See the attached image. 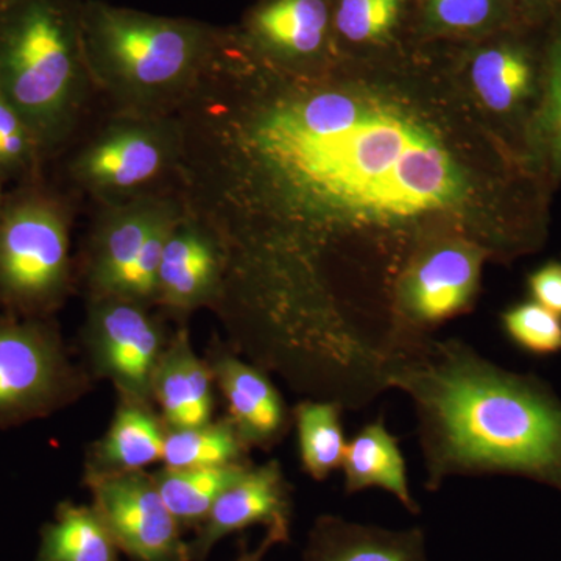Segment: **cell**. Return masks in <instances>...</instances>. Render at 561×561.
Segmentation results:
<instances>
[{"label": "cell", "mask_w": 561, "mask_h": 561, "mask_svg": "<svg viewBox=\"0 0 561 561\" xmlns=\"http://www.w3.org/2000/svg\"><path fill=\"white\" fill-rule=\"evenodd\" d=\"M540 130L553 169L561 172V35L549 54L548 94L542 106Z\"/></svg>", "instance_id": "obj_27"}, {"label": "cell", "mask_w": 561, "mask_h": 561, "mask_svg": "<svg viewBox=\"0 0 561 561\" xmlns=\"http://www.w3.org/2000/svg\"><path fill=\"white\" fill-rule=\"evenodd\" d=\"M534 301L561 317V264L549 262L529 276Z\"/></svg>", "instance_id": "obj_29"}, {"label": "cell", "mask_w": 561, "mask_h": 561, "mask_svg": "<svg viewBox=\"0 0 561 561\" xmlns=\"http://www.w3.org/2000/svg\"><path fill=\"white\" fill-rule=\"evenodd\" d=\"M38 146L20 113L0 92V169H18L31 161Z\"/></svg>", "instance_id": "obj_28"}, {"label": "cell", "mask_w": 561, "mask_h": 561, "mask_svg": "<svg viewBox=\"0 0 561 561\" xmlns=\"http://www.w3.org/2000/svg\"><path fill=\"white\" fill-rule=\"evenodd\" d=\"M69 232L60 209L20 203L0 220V295L21 313L49 311L68 289Z\"/></svg>", "instance_id": "obj_7"}, {"label": "cell", "mask_w": 561, "mask_h": 561, "mask_svg": "<svg viewBox=\"0 0 561 561\" xmlns=\"http://www.w3.org/2000/svg\"><path fill=\"white\" fill-rule=\"evenodd\" d=\"M343 412L342 404L328 400L301 401L291 409L301 468L313 481H327L342 468L348 445L343 432Z\"/></svg>", "instance_id": "obj_21"}, {"label": "cell", "mask_w": 561, "mask_h": 561, "mask_svg": "<svg viewBox=\"0 0 561 561\" xmlns=\"http://www.w3.org/2000/svg\"><path fill=\"white\" fill-rule=\"evenodd\" d=\"M92 507L130 561H191L183 527L162 501L150 472L84 478Z\"/></svg>", "instance_id": "obj_10"}, {"label": "cell", "mask_w": 561, "mask_h": 561, "mask_svg": "<svg viewBox=\"0 0 561 561\" xmlns=\"http://www.w3.org/2000/svg\"><path fill=\"white\" fill-rule=\"evenodd\" d=\"M507 0H423V21L438 35H479L500 24Z\"/></svg>", "instance_id": "obj_25"}, {"label": "cell", "mask_w": 561, "mask_h": 561, "mask_svg": "<svg viewBox=\"0 0 561 561\" xmlns=\"http://www.w3.org/2000/svg\"><path fill=\"white\" fill-rule=\"evenodd\" d=\"M391 389L415 409L426 490L456 476L500 474L561 493V400L545 379L505 370L457 339H434Z\"/></svg>", "instance_id": "obj_1"}, {"label": "cell", "mask_w": 561, "mask_h": 561, "mask_svg": "<svg viewBox=\"0 0 561 561\" xmlns=\"http://www.w3.org/2000/svg\"><path fill=\"white\" fill-rule=\"evenodd\" d=\"M84 0H0V92L36 144L72 127L90 83L83 43Z\"/></svg>", "instance_id": "obj_3"}, {"label": "cell", "mask_w": 561, "mask_h": 561, "mask_svg": "<svg viewBox=\"0 0 561 561\" xmlns=\"http://www.w3.org/2000/svg\"><path fill=\"white\" fill-rule=\"evenodd\" d=\"M273 546L278 545H276L272 537L265 535L264 541L256 549H249L245 545H242L241 552H239L238 559L234 561H264V557L267 556Z\"/></svg>", "instance_id": "obj_30"}, {"label": "cell", "mask_w": 561, "mask_h": 561, "mask_svg": "<svg viewBox=\"0 0 561 561\" xmlns=\"http://www.w3.org/2000/svg\"><path fill=\"white\" fill-rule=\"evenodd\" d=\"M184 209L175 197L140 194L103 213L87 262L90 298L157 305L162 251Z\"/></svg>", "instance_id": "obj_4"}, {"label": "cell", "mask_w": 561, "mask_h": 561, "mask_svg": "<svg viewBox=\"0 0 561 561\" xmlns=\"http://www.w3.org/2000/svg\"><path fill=\"white\" fill-rule=\"evenodd\" d=\"M341 470L346 494L379 489L393 494L413 515L420 512L409 486L400 440L387 430L382 419L371 421L354 435L346 445Z\"/></svg>", "instance_id": "obj_18"}, {"label": "cell", "mask_w": 561, "mask_h": 561, "mask_svg": "<svg viewBox=\"0 0 561 561\" xmlns=\"http://www.w3.org/2000/svg\"><path fill=\"white\" fill-rule=\"evenodd\" d=\"M489 250L449 239L423 247L402 272L394 291V324L408 365L430 348L431 331L471 308Z\"/></svg>", "instance_id": "obj_6"}, {"label": "cell", "mask_w": 561, "mask_h": 561, "mask_svg": "<svg viewBox=\"0 0 561 561\" xmlns=\"http://www.w3.org/2000/svg\"><path fill=\"white\" fill-rule=\"evenodd\" d=\"M35 561H121V551L92 504L66 501L44 524Z\"/></svg>", "instance_id": "obj_19"}, {"label": "cell", "mask_w": 561, "mask_h": 561, "mask_svg": "<svg viewBox=\"0 0 561 561\" xmlns=\"http://www.w3.org/2000/svg\"><path fill=\"white\" fill-rule=\"evenodd\" d=\"M153 404L168 430H186L214 420L216 379L209 362L195 354L186 330L169 339L154 373Z\"/></svg>", "instance_id": "obj_15"}, {"label": "cell", "mask_w": 561, "mask_h": 561, "mask_svg": "<svg viewBox=\"0 0 561 561\" xmlns=\"http://www.w3.org/2000/svg\"><path fill=\"white\" fill-rule=\"evenodd\" d=\"M227 257L202 225L183 214L162 251L157 279V305L191 312L217 305L224 294Z\"/></svg>", "instance_id": "obj_13"}, {"label": "cell", "mask_w": 561, "mask_h": 561, "mask_svg": "<svg viewBox=\"0 0 561 561\" xmlns=\"http://www.w3.org/2000/svg\"><path fill=\"white\" fill-rule=\"evenodd\" d=\"M168 426L153 402L122 397L108 431L94 443L84 461V478L146 471L162 461Z\"/></svg>", "instance_id": "obj_16"}, {"label": "cell", "mask_w": 561, "mask_h": 561, "mask_svg": "<svg viewBox=\"0 0 561 561\" xmlns=\"http://www.w3.org/2000/svg\"><path fill=\"white\" fill-rule=\"evenodd\" d=\"M179 135L168 114L125 113L77 154L72 176L101 197L140 195L144 187L172 173Z\"/></svg>", "instance_id": "obj_8"}, {"label": "cell", "mask_w": 561, "mask_h": 561, "mask_svg": "<svg viewBox=\"0 0 561 561\" xmlns=\"http://www.w3.org/2000/svg\"><path fill=\"white\" fill-rule=\"evenodd\" d=\"M419 529L387 530L321 515L309 531L305 561H427Z\"/></svg>", "instance_id": "obj_17"}, {"label": "cell", "mask_w": 561, "mask_h": 561, "mask_svg": "<svg viewBox=\"0 0 561 561\" xmlns=\"http://www.w3.org/2000/svg\"><path fill=\"white\" fill-rule=\"evenodd\" d=\"M405 0H337L332 28L351 44H381L393 36L404 14Z\"/></svg>", "instance_id": "obj_24"}, {"label": "cell", "mask_w": 561, "mask_h": 561, "mask_svg": "<svg viewBox=\"0 0 561 561\" xmlns=\"http://www.w3.org/2000/svg\"><path fill=\"white\" fill-rule=\"evenodd\" d=\"M249 454V446L225 416L202 426L168 430L161 463L171 470H202L250 463Z\"/></svg>", "instance_id": "obj_22"}, {"label": "cell", "mask_w": 561, "mask_h": 561, "mask_svg": "<svg viewBox=\"0 0 561 561\" xmlns=\"http://www.w3.org/2000/svg\"><path fill=\"white\" fill-rule=\"evenodd\" d=\"M470 73L476 94L496 113L515 108L530 92L529 58L512 44H494L476 51Z\"/></svg>", "instance_id": "obj_23"}, {"label": "cell", "mask_w": 561, "mask_h": 561, "mask_svg": "<svg viewBox=\"0 0 561 561\" xmlns=\"http://www.w3.org/2000/svg\"><path fill=\"white\" fill-rule=\"evenodd\" d=\"M220 28L84 0L81 43L92 83L125 113L162 114L187 91Z\"/></svg>", "instance_id": "obj_2"}, {"label": "cell", "mask_w": 561, "mask_h": 561, "mask_svg": "<svg viewBox=\"0 0 561 561\" xmlns=\"http://www.w3.org/2000/svg\"><path fill=\"white\" fill-rule=\"evenodd\" d=\"M505 335L513 345L534 356L561 353V317L537 301L519 302L501 317Z\"/></svg>", "instance_id": "obj_26"}, {"label": "cell", "mask_w": 561, "mask_h": 561, "mask_svg": "<svg viewBox=\"0 0 561 561\" xmlns=\"http://www.w3.org/2000/svg\"><path fill=\"white\" fill-rule=\"evenodd\" d=\"M291 490L276 460L251 467L220 494L190 541L191 561H206L214 546L231 534L264 526L276 545L290 541Z\"/></svg>", "instance_id": "obj_11"}, {"label": "cell", "mask_w": 561, "mask_h": 561, "mask_svg": "<svg viewBox=\"0 0 561 561\" xmlns=\"http://www.w3.org/2000/svg\"><path fill=\"white\" fill-rule=\"evenodd\" d=\"M84 351L98 378L122 397L153 402V379L169 339L149 306L124 298H90Z\"/></svg>", "instance_id": "obj_9"}, {"label": "cell", "mask_w": 561, "mask_h": 561, "mask_svg": "<svg viewBox=\"0 0 561 561\" xmlns=\"http://www.w3.org/2000/svg\"><path fill=\"white\" fill-rule=\"evenodd\" d=\"M518 2L527 3V5H538V3L545 2V0H518Z\"/></svg>", "instance_id": "obj_31"}, {"label": "cell", "mask_w": 561, "mask_h": 561, "mask_svg": "<svg viewBox=\"0 0 561 561\" xmlns=\"http://www.w3.org/2000/svg\"><path fill=\"white\" fill-rule=\"evenodd\" d=\"M88 387L54 327L36 317L0 319V431L61 411Z\"/></svg>", "instance_id": "obj_5"}, {"label": "cell", "mask_w": 561, "mask_h": 561, "mask_svg": "<svg viewBox=\"0 0 561 561\" xmlns=\"http://www.w3.org/2000/svg\"><path fill=\"white\" fill-rule=\"evenodd\" d=\"M251 463L228 465L202 470H171L162 467L150 472L162 501L184 530L197 529L228 486L249 470Z\"/></svg>", "instance_id": "obj_20"}, {"label": "cell", "mask_w": 561, "mask_h": 561, "mask_svg": "<svg viewBox=\"0 0 561 561\" xmlns=\"http://www.w3.org/2000/svg\"><path fill=\"white\" fill-rule=\"evenodd\" d=\"M332 31L330 0H261L234 32L262 60L289 66L323 55Z\"/></svg>", "instance_id": "obj_12"}, {"label": "cell", "mask_w": 561, "mask_h": 561, "mask_svg": "<svg viewBox=\"0 0 561 561\" xmlns=\"http://www.w3.org/2000/svg\"><path fill=\"white\" fill-rule=\"evenodd\" d=\"M216 387L227 402V419L249 449L271 451L283 442L294 416L283 394L260 365L219 350L208 360Z\"/></svg>", "instance_id": "obj_14"}]
</instances>
